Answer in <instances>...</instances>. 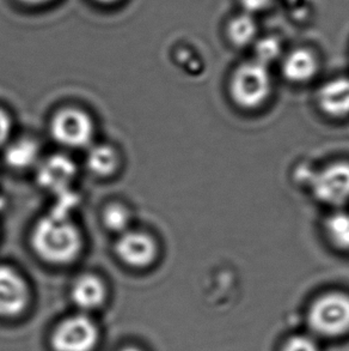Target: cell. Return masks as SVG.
Listing matches in <instances>:
<instances>
[{"instance_id":"17","label":"cell","mask_w":349,"mask_h":351,"mask_svg":"<svg viewBox=\"0 0 349 351\" xmlns=\"http://www.w3.org/2000/svg\"><path fill=\"white\" fill-rule=\"evenodd\" d=\"M326 234L334 246L349 251V211H337L326 221Z\"/></svg>"},{"instance_id":"20","label":"cell","mask_w":349,"mask_h":351,"mask_svg":"<svg viewBox=\"0 0 349 351\" xmlns=\"http://www.w3.org/2000/svg\"><path fill=\"white\" fill-rule=\"evenodd\" d=\"M12 132V120L6 110L0 108V147L9 143Z\"/></svg>"},{"instance_id":"22","label":"cell","mask_w":349,"mask_h":351,"mask_svg":"<svg viewBox=\"0 0 349 351\" xmlns=\"http://www.w3.org/2000/svg\"><path fill=\"white\" fill-rule=\"evenodd\" d=\"M24 3H28V4H41V3H44V1H48V0H22Z\"/></svg>"},{"instance_id":"2","label":"cell","mask_w":349,"mask_h":351,"mask_svg":"<svg viewBox=\"0 0 349 351\" xmlns=\"http://www.w3.org/2000/svg\"><path fill=\"white\" fill-rule=\"evenodd\" d=\"M273 89L268 67L260 62H244L237 67L230 82L233 102L244 110H256L263 106Z\"/></svg>"},{"instance_id":"24","label":"cell","mask_w":349,"mask_h":351,"mask_svg":"<svg viewBox=\"0 0 349 351\" xmlns=\"http://www.w3.org/2000/svg\"><path fill=\"white\" fill-rule=\"evenodd\" d=\"M99 1H102V3H112V1H115V0H99Z\"/></svg>"},{"instance_id":"14","label":"cell","mask_w":349,"mask_h":351,"mask_svg":"<svg viewBox=\"0 0 349 351\" xmlns=\"http://www.w3.org/2000/svg\"><path fill=\"white\" fill-rule=\"evenodd\" d=\"M41 147L33 138L23 137L5 145V163L16 171H25L40 163Z\"/></svg>"},{"instance_id":"10","label":"cell","mask_w":349,"mask_h":351,"mask_svg":"<svg viewBox=\"0 0 349 351\" xmlns=\"http://www.w3.org/2000/svg\"><path fill=\"white\" fill-rule=\"evenodd\" d=\"M318 105L331 118L349 117V78L339 77L326 82L318 91Z\"/></svg>"},{"instance_id":"8","label":"cell","mask_w":349,"mask_h":351,"mask_svg":"<svg viewBox=\"0 0 349 351\" xmlns=\"http://www.w3.org/2000/svg\"><path fill=\"white\" fill-rule=\"evenodd\" d=\"M76 178V163L66 155L55 154L38 165V185L54 195L70 192Z\"/></svg>"},{"instance_id":"21","label":"cell","mask_w":349,"mask_h":351,"mask_svg":"<svg viewBox=\"0 0 349 351\" xmlns=\"http://www.w3.org/2000/svg\"><path fill=\"white\" fill-rule=\"evenodd\" d=\"M242 4L248 11H262L273 4L274 0H241Z\"/></svg>"},{"instance_id":"23","label":"cell","mask_w":349,"mask_h":351,"mask_svg":"<svg viewBox=\"0 0 349 351\" xmlns=\"http://www.w3.org/2000/svg\"><path fill=\"white\" fill-rule=\"evenodd\" d=\"M121 351H142V350H140V349H138V348L129 347V348H125V349H122V350H121Z\"/></svg>"},{"instance_id":"4","label":"cell","mask_w":349,"mask_h":351,"mask_svg":"<svg viewBox=\"0 0 349 351\" xmlns=\"http://www.w3.org/2000/svg\"><path fill=\"white\" fill-rule=\"evenodd\" d=\"M312 331L337 337L349 331V296L342 293L323 295L313 302L309 312Z\"/></svg>"},{"instance_id":"7","label":"cell","mask_w":349,"mask_h":351,"mask_svg":"<svg viewBox=\"0 0 349 351\" xmlns=\"http://www.w3.org/2000/svg\"><path fill=\"white\" fill-rule=\"evenodd\" d=\"M158 243L151 234L145 230L129 229L118 235L115 243V253L125 265L142 270L156 261L158 256Z\"/></svg>"},{"instance_id":"18","label":"cell","mask_w":349,"mask_h":351,"mask_svg":"<svg viewBox=\"0 0 349 351\" xmlns=\"http://www.w3.org/2000/svg\"><path fill=\"white\" fill-rule=\"evenodd\" d=\"M254 53L256 62L268 67L270 64L276 62L279 58L281 57L283 46L276 38H260L255 41Z\"/></svg>"},{"instance_id":"19","label":"cell","mask_w":349,"mask_h":351,"mask_svg":"<svg viewBox=\"0 0 349 351\" xmlns=\"http://www.w3.org/2000/svg\"><path fill=\"white\" fill-rule=\"evenodd\" d=\"M283 351H320L317 341L307 335H297L289 338Z\"/></svg>"},{"instance_id":"3","label":"cell","mask_w":349,"mask_h":351,"mask_svg":"<svg viewBox=\"0 0 349 351\" xmlns=\"http://www.w3.org/2000/svg\"><path fill=\"white\" fill-rule=\"evenodd\" d=\"M52 138L62 147L81 149L90 147L94 136V123L91 115L78 107L57 110L49 123Z\"/></svg>"},{"instance_id":"1","label":"cell","mask_w":349,"mask_h":351,"mask_svg":"<svg viewBox=\"0 0 349 351\" xmlns=\"http://www.w3.org/2000/svg\"><path fill=\"white\" fill-rule=\"evenodd\" d=\"M30 245L36 256L48 264L67 265L81 256L84 237L70 215L54 210L35 223Z\"/></svg>"},{"instance_id":"13","label":"cell","mask_w":349,"mask_h":351,"mask_svg":"<svg viewBox=\"0 0 349 351\" xmlns=\"http://www.w3.org/2000/svg\"><path fill=\"white\" fill-rule=\"evenodd\" d=\"M86 165L91 174L107 179L118 173L121 166V157L113 145L99 143L90 147Z\"/></svg>"},{"instance_id":"16","label":"cell","mask_w":349,"mask_h":351,"mask_svg":"<svg viewBox=\"0 0 349 351\" xmlns=\"http://www.w3.org/2000/svg\"><path fill=\"white\" fill-rule=\"evenodd\" d=\"M104 227L113 233H125L131 229L132 214L127 206L121 203H110L102 213Z\"/></svg>"},{"instance_id":"15","label":"cell","mask_w":349,"mask_h":351,"mask_svg":"<svg viewBox=\"0 0 349 351\" xmlns=\"http://www.w3.org/2000/svg\"><path fill=\"white\" fill-rule=\"evenodd\" d=\"M257 24L249 14H241L231 21L229 25V38L238 47H246L255 43Z\"/></svg>"},{"instance_id":"5","label":"cell","mask_w":349,"mask_h":351,"mask_svg":"<svg viewBox=\"0 0 349 351\" xmlns=\"http://www.w3.org/2000/svg\"><path fill=\"white\" fill-rule=\"evenodd\" d=\"M99 342V328L86 315L79 314L65 319L52 336L55 351H92Z\"/></svg>"},{"instance_id":"9","label":"cell","mask_w":349,"mask_h":351,"mask_svg":"<svg viewBox=\"0 0 349 351\" xmlns=\"http://www.w3.org/2000/svg\"><path fill=\"white\" fill-rule=\"evenodd\" d=\"M29 304V287L18 271L0 265V317H17Z\"/></svg>"},{"instance_id":"12","label":"cell","mask_w":349,"mask_h":351,"mask_svg":"<svg viewBox=\"0 0 349 351\" xmlns=\"http://www.w3.org/2000/svg\"><path fill=\"white\" fill-rule=\"evenodd\" d=\"M318 72V62L315 54L299 48L288 53L283 60V73L286 80L293 83H307L311 81Z\"/></svg>"},{"instance_id":"6","label":"cell","mask_w":349,"mask_h":351,"mask_svg":"<svg viewBox=\"0 0 349 351\" xmlns=\"http://www.w3.org/2000/svg\"><path fill=\"white\" fill-rule=\"evenodd\" d=\"M312 191L323 204L340 208L349 203V163L335 162L313 176Z\"/></svg>"},{"instance_id":"11","label":"cell","mask_w":349,"mask_h":351,"mask_svg":"<svg viewBox=\"0 0 349 351\" xmlns=\"http://www.w3.org/2000/svg\"><path fill=\"white\" fill-rule=\"evenodd\" d=\"M71 296L77 307L84 311L99 308L105 301L107 289L103 280L97 276L86 274L75 280Z\"/></svg>"}]
</instances>
